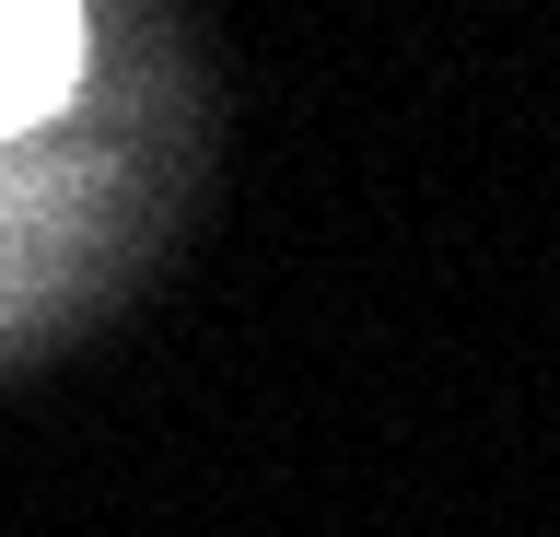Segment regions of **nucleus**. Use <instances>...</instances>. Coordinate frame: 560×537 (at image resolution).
<instances>
[{"label": "nucleus", "mask_w": 560, "mask_h": 537, "mask_svg": "<svg viewBox=\"0 0 560 537\" xmlns=\"http://www.w3.org/2000/svg\"><path fill=\"white\" fill-rule=\"evenodd\" d=\"M82 82V24L70 12H0V141L35 129Z\"/></svg>", "instance_id": "f257e3e1"}]
</instances>
